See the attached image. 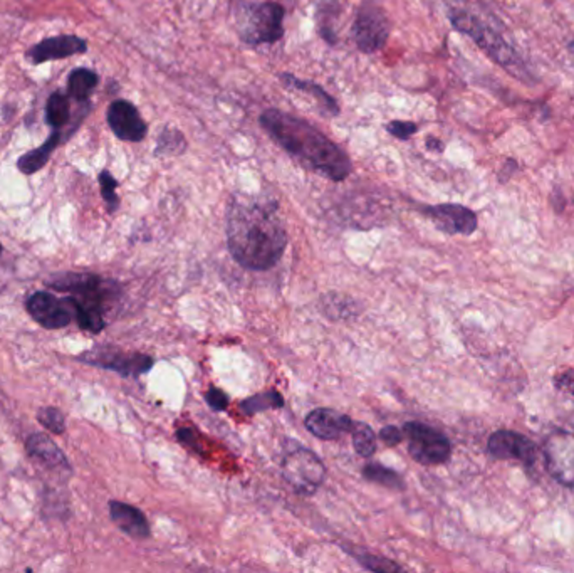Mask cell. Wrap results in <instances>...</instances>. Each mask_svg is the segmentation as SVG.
Wrapping results in <instances>:
<instances>
[{
	"instance_id": "obj_1",
	"label": "cell",
	"mask_w": 574,
	"mask_h": 573,
	"mask_svg": "<svg viewBox=\"0 0 574 573\" xmlns=\"http://www.w3.org/2000/svg\"><path fill=\"white\" fill-rule=\"evenodd\" d=\"M227 244L230 256L246 269L274 268L287 246L277 202L257 196H232L227 209Z\"/></svg>"
},
{
	"instance_id": "obj_2",
	"label": "cell",
	"mask_w": 574,
	"mask_h": 573,
	"mask_svg": "<svg viewBox=\"0 0 574 573\" xmlns=\"http://www.w3.org/2000/svg\"><path fill=\"white\" fill-rule=\"evenodd\" d=\"M259 125L292 159L333 182H343L353 172L348 153L309 122L271 108L259 116Z\"/></svg>"
},
{
	"instance_id": "obj_3",
	"label": "cell",
	"mask_w": 574,
	"mask_h": 573,
	"mask_svg": "<svg viewBox=\"0 0 574 573\" xmlns=\"http://www.w3.org/2000/svg\"><path fill=\"white\" fill-rule=\"evenodd\" d=\"M46 286L71 296L77 326L93 335L103 332L106 326V313L120 295V287L114 281L88 273L52 276L46 281Z\"/></svg>"
},
{
	"instance_id": "obj_4",
	"label": "cell",
	"mask_w": 574,
	"mask_h": 573,
	"mask_svg": "<svg viewBox=\"0 0 574 573\" xmlns=\"http://www.w3.org/2000/svg\"><path fill=\"white\" fill-rule=\"evenodd\" d=\"M232 15L238 38L246 44H274L284 36L286 11L277 2L232 0Z\"/></svg>"
},
{
	"instance_id": "obj_5",
	"label": "cell",
	"mask_w": 574,
	"mask_h": 573,
	"mask_svg": "<svg viewBox=\"0 0 574 573\" xmlns=\"http://www.w3.org/2000/svg\"><path fill=\"white\" fill-rule=\"evenodd\" d=\"M449 17L452 25L459 32L472 39L490 59H494L512 76L519 79H529V71L523 63V59L496 29L489 27L479 17H475L474 14L467 13L462 9H452Z\"/></svg>"
},
{
	"instance_id": "obj_6",
	"label": "cell",
	"mask_w": 574,
	"mask_h": 573,
	"mask_svg": "<svg viewBox=\"0 0 574 573\" xmlns=\"http://www.w3.org/2000/svg\"><path fill=\"white\" fill-rule=\"evenodd\" d=\"M391 32V23L381 5L373 0H364L358 7L351 36L356 48L364 54H375L385 48Z\"/></svg>"
},
{
	"instance_id": "obj_7",
	"label": "cell",
	"mask_w": 574,
	"mask_h": 573,
	"mask_svg": "<svg viewBox=\"0 0 574 573\" xmlns=\"http://www.w3.org/2000/svg\"><path fill=\"white\" fill-rule=\"evenodd\" d=\"M403 437L408 441V452L424 466H438L449 461L452 446L445 434L422 423L403 425Z\"/></svg>"
},
{
	"instance_id": "obj_8",
	"label": "cell",
	"mask_w": 574,
	"mask_h": 573,
	"mask_svg": "<svg viewBox=\"0 0 574 573\" xmlns=\"http://www.w3.org/2000/svg\"><path fill=\"white\" fill-rule=\"evenodd\" d=\"M283 476L296 493L314 495L325 481L326 468L312 450L298 449L284 458Z\"/></svg>"
},
{
	"instance_id": "obj_9",
	"label": "cell",
	"mask_w": 574,
	"mask_h": 573,
	"mask_svg": "<svg viewBox=\"0 0 574 573\" xmlns=\"http://www.w3.org/2000/svg\"><path fill=\"white\" fill-rule=\"evenodd\" d=\"M77 360L93 367L108 368L125 377H139L147 374L153 367V359L143 353H126L112 347H98L88 350L77 357Z\"/></svg>"
},
{
	"instance_id": "obj_10",
	"label": "cell",
	"mask_w": 574,
	"mask_h": 573,
	"mask_svg": "<svg viewBox=\"0 0 574 573\" xmlns=\"http://www.w3.org/2000/svg\"><path fill=\"white\" fill-rule=\"evenodd\" d=\"M544 459L551 476L562 487L574 489L573 432H552L544 442Z\"/></svg>"
},
{
	"instance_id": "obj_11",
	"label": "cell",
	"mask_w": 574,
	"mask_h": 573,
	"mask_svg": "<svg viewBox=\"0 0 574 573\" xmlns=\"http://www.w3.org/2000/svg\"><path fill=\"white\" fill-rule=\"evenodd\" d=\"M25 308L42 328L59 330L73 322L75 306L71 296L58 298L48 291H38L27 299Z\"/></svg>"
},
{
	"instance_id": "obj_12",
	"label": "cell",
	"mask_w": 574,
	"mask_h": 573,
	"mask_svg": "<svg viewBox=\"0 0 574 573\" xmlns=\"http://www.w3.org/2000/svg\"><path fill=\"white\" fill-rule=\"evenodd\" d=\"M425 217H428L438 231L449 236H471L477 229V215L469 207L461 204H438L422 207Z\"/></svg>"
},
{
	"instance_id": "obj_13",
	"label": "cell",
	"mask_w": 574,
	"mask_h": 573,
	"mask_svg": "<svg viewBox=\"0 0 574 573\" xmlns=\"http://www.w3.org/2000/svg\"><path fill=\"white\" fill-rule=\"evenodd\" d=\"M489 452L496 459H514L525 462V466H534L536 462V444L519 432L514 431H498L489 437L487 442Z\"/></svg>"
},
{
	"instance_id": "obj_14",
	"label": "cell",
	"mask_w": 574,
	"mask_h": 573,
	"mask_svg": "<svg viewBox=\"0 0 574 573\" xmlns=\"http://www.w3.org/2000/svg\"><path fill=\"white\" fill-rule=\"evenodd\" d=\"M108 125L112 128V133L123 141H141L148 133V126L141 114L137 110L135 105L130 101H112L108 108Z\"/></svg>"
},
{
	"instance_id": "obj_15",
	"label": "cell",
	"mask_w": 574,
	"mask_h": 573,
	"mask_svg": "<svg viewBox=\"0 0 574 573\" xmlns=\"http://www.w3.org/2000/svg\"><path fill=\"white\" fill-rule=\"evenodd\" d=\"M353 424L350 415L333 409H316L306 417V429L321 441H336L351 432Z\"/></svg>"
},
{
	"instance_id": "obj_16",
	"label": "cell",
	"mask_w": 574,
	"mask_h": 573,
	"mask_svg": "<svg viewBox=\"0 0 574 573\" xmlns=\"http://www.w3.org/2000/svg\"><path fill=\"white\" fill-rule=\"evenodd\" d=\"M88 50V44L85 39L77 36H58V38L44 39L36 46L27 50V58L34 64L54 61L71 58L75 54H83Z\"/></svg>"
},
{
	"instance_id": "obj_17",
	"label": "cell",
	"mask_w": 574,
	"mask_h": 573,
	"mask_svg": "<svg viewBox=\"0 0 574 573\" xmlns=\"http://www.w3.org/2000/svg\"><path fill=\"white\" fill-rule=\"evenodd\" d=\"M110 516H112V523L131 538L145 540L150 536V524L147 516L131 505H126L121 501H112Z\"/></svg>"
},
{
	"instance_id": "obj_18",
	"label": "cell",
	"mask_w": 574,
	"mask_h": 573,
	"mask_svg": "<svg viewBox=\"0 0 574 573\" xmlns=\"http://www.w3.org/2000/svg\"><path fill=\"white\" fill-rule=\"evenodd\" d=\"M25 449L32 459H36L46 468L69 469V462L66 459L63 450L46 434H32L25 441Z\"/></svg>"
},
{
	"instance_id": "obj_19",
	"label": "cell",
	"mask_w": 574,
	"mask_h": 573,
	"mask_svg": "<svg viewBox=\"0 0 574 573\" xmlns=\"http://www.w3.org/2000/svg\"><path fill=\"white\" fill-rule=\"evenodd\" d=\"M279 77H281V83L289 87V89H296V91H302L306 95H311L312 98L318 103L319 112L323 113L327 118L337 116L339 112H341L337 101L329 93H326L323 86H319L318 83L308 81V79H300V77L289 75V73H283Z\"/></svg>"
},
{
	"instance_id": "obj_20",
	"label": "cell",
	"mask_w": 574,
	"mask_h": 573,
	"mask_svg": "<svg viewBox=\"0 0 574 573\" xmlns=\"http://www.w3.org/2000/svg\"><path fill=\"white\" fill-rule=\"evenodd\" d=\"M59 141H61V133H59V130H56L44 141V145H40L39 149L25 153L19 159V162H17L19 170L25 175H32L39 172L46 163L49 162L50 155H52V151L56 150V147L59 145Z\"/></svg>"
},
{
	"instance_id": "obj_21",
	"label": "cell",
	"mask_w": 574,
	"mask_h": 573,
	"mask_svg": "<svg viewBox=\"0 0 574 573\" xmlns=\"http://www.w3.org/2000/svg\"><path fill=\"white\" fill-rule=\"evenodd\" d=\"M100 77L86 68H77L69 75V96L77 101H86L98 86Z\"/></svg>"
},
{
	"instance_id": "obj_22",
	"label": "cell",
	"mask_w": 574,
	"mask_h": 573,
	"mask_svg": "<svg viewBox=\"0 0 574 573\" xmlns=\"http://www.w3.org/2000/svg\"><path fill=\"white\" fill-rule=\"evenodd\" d=\"M187 138L176 128H165L157 140L155 155L158 157H178L187 150Z\"/></svg>"
},
{
	"instance_id": "obj_23",
	"label": "cell",
	"mask_w": 574,
	"mask_h": 573,
	"mask_svg": "<svg viewBox=\"0 0 574 573\" xmlns=\"http://www.w3.org/2000/svg\"><path fill=\"white\" fill-rule=\"evenodd\" d=\"M284 407V399L277 390H269L257 396H252L249 399L240 402V411L247 415H254L257 412L271 411Z\"/></svg>"
},
{
	"instance_id": "obj_24",
	"label": "cell",
	"mask_w": 574,
	"mask_h": 573,
	"mask_svg": "<svg viewBox=\"0 0 574 573\" xmlns=\"http://www.w3.org/2000/svg\"><path fill=\"white\" fill-rule=\"evenodd\" d=\"M363 476L376 483V485H381V487H390V489H403V479L399 473H395L393 469H388L387 466H381L378 462H368L364 468H363Z\"/></svg>"
},
{
	"instance_id": "obj_25",
	"label": "cell",
	"mask_w": 574,
	"mask_h": 573,
	"mask_svg": "<svg viewBox=\"0 0 574 573\" xmlns=\"http://www.w3.org/2000/svg\"><path fill=\"white\" fill-rule=\"evenodd\" d=\"M46 122L48 125L59 130L69 122V100L61 91L50 95L46 106Z\"/></svg>"
},
{
	"instance_id": "obj_26",
	"label": "cell",
	"mask_w": 574,
	"mask_h": 573,
	"mask_svg": "<svg viewBox=\"0 0 574 573\" xmlns=\"http://www.w3.org/2000/svg\"><path fill=\"white\" fill-rule=\"evenodd\" d=\"M351 434H353V448L362 458H370L375 454L376 436L370 425L364 423H354Z\"/></svg>"
},
{
	"instance_id": "obj_27",
	"label": "cell",
	"mask_w": 574,
	"mask_h": 573,
	"mask_svg": "<svg viewBox=\"0 0 574 573\" xmlns=\"http://www.w3.org/2000/svg\"><path fill=\"white\" fill-rule=\"evenodd\" d=\"M100 187L101 196H103V199L106 202V207H108V213H114L120 207V197L116 194L118 182L108 170H103L100 174Z\"/></svg>"
},
{
	"instance_id": "obj_28",
	"label": "cell",
	"mask_w": 574,
	"mask_h": 573,
	"mask_svg": "<svg viewBox=\"0 0 574 573\" xmlns=\"http://www.w3.org/2000/svg\"><path fill=\"white\" fill-rule=\"evenodd\" d=\"M38 421L52 434H63L64 431H66L64 414L59 409H56V407L40 409L38 414Z\"/></svg>"
},
{
	"instance_id": "obj_29",
	"label": "cell",
	"mask_w": 574,
	"mask_h": 573,
	"mask_svg": "<svg viewBox=\"0 0 574 573\" xmlns=\"http://www.w3.org/2000/svg\"><path fill=\"white\" fill-rule=\"evenodd\" d=\"M387 132L391 137L399 138V140H410L418 132V125L415 122L393 120V122H388Z\"/></svg>"
},
{
	"instance_id": "obj_30",
	"label": "cell",
	"mask_w": 574,
	"mask_h": 573,
	"mask_svg": "<svg viewBox=\"0 0 574 573\" xmlns=\"http://www.w3.org/2000/svg\"><path fill=\"white\" fill-rule=\"evenodd\" d=\"M358 561L362 563L364 568H368V570H375V572H393V570H399V567H397L395 563H391V561L385 560V559H378V557H373V555H370V553H364V555H360V557H356Z\"/></svg>"
},
{
	"instance_id": "obj_31",
	"label": "cell",
	"mask_w": 574,
	"mask_h": 573,
	"mask_svg": "<svg viewBox=\"0 0 574 573\" xmlns=\"http://www.w3.org/2000/svg\"><path fill=\"white\" fill-rule=\"evenodd\" d=\"M205 400H207V404L212 407L213 411H225L227 405H229V397L225 396V392H222L220 388H215V387H212V388L207 392Z\"/></svg>"
},
{
	"instance_id": "obj_32",
	"label": "cell",
	"mask_w": 574,
	"mask_h": 573,
	"mask_svg": "<svg viewBox=\"0 0 574 573\" xmlns=\"http://www.w3.org/2000/svg\"><path fill=\"white\" fill-rule=\"evenodd\" d=\"M380 439H381L387 446H399V442L403 441V432L399 431L397 427H393V425H387V427L381 429Z\"/></svg>"
},
{
	"instance_id": "obj_33",
	"label": "cell",
	"mask_w": 574,
	"mask_h": 573,
	"mask_svg": "<svg viewBox=\"0 0 574 573\" xmlns=\"http://www.w3.org/2000/svg\"><path fill=\"white\" fill-rule=\"evenodd\" d=\"M556 387H558L560 390H562V392L574 396V370L562 372V374L556 378Z\"/></svg>"
},
{
	"instance_id": "obj_34",
	"label": "cell",
	"mask_w": 574,
	"mask_h": 573,
	"mask_svg": "<svg viewBox=\"0 0 574 573\" xmlns=\"http://www.w3.org/2000/svg\"><path fill=\"white\" fill-rule=\"evenodd\" d=\"M426 149L430 150V151H438V153H442L444 149H445V145L435 137H428L426 138Z\"/></svg>"
},
{
	"instance_id": "obj_35",
	"label": "cell",
	"mask_w": 574,
	"mask_h": 573,
	"mask_svg": "<svg viewBox=\"0 0 574 573\" xmlns=\"http://www.w3.org/2000/svg\"><path fill=\"white\" fill-rule=\"evenodd\" d=\"M570 50H573V52H574V42H573V44H571V46H570Z\"/></svg>"
},
{
	"instance_id": "obj_36",
	"label": "cell",
	"mask_w": 574,
	"mask_h": 573,
	"mask_svg": "<svg viewBox=\"0 0 574 573\" xmlns=\"http://www.w3.org/2000/svg\"><path fill=\"white\" fill-rule=\"evenodd\" d=\"M0 254H2V244H0Z\"/></svg>"
}]
</instances>
